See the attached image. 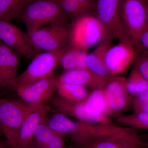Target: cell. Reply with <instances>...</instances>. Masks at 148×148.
<instances>
[{
	"mask_svg": "<svg viewBox=\"0 0 148 148\" xmlns=\"http://www.w3.org/2000/svg\"><path fill=\"white\" fill-rule=\"evenodd\" d=\"M132 106L134 112H144L148 113V106L133 102Z\"/></svg>",
	"mask_w": 148,
	"mask_h": 148,
	"instance_id": "4dcf8cb0",
	"label": "cell"
},
{
	"mask_svg": "<svg viewBox=\"0 0 148 148\" xmlns=\"http://www.w3.org/2000/svg\"><path fill=\"white\" fill-rule=\"evenodd\" d=\"M0 41L30 60L40 53L25 34L9 21L0 20Z\"/></svg>",
	"mask_w": 148,
	"mask_h": 148,
	"instance_id": "8fae6325",
	"label": "cell"
},
{
	"mask_svg": "<svg viewBox=\"0 0 148 148\" xmlns=\"http://www.w3.org/2000/svg\"><path fill=\"white\" fill-rule=\"evenodd\" d=\"M30 108L27 103L0 98V127L10 148L13 147Z\"/></svg>",
	"mask_w": 148,
	"mask_h": 148,
	"instance_id": "8992f818",
	"label": "cell"
},
{
	"mask_svg": "<svg viewBox=\"0 0 148 148\" xmlns=\"http://www.w3.org/2000/svg\"><path fill=\"white\" fill-rule=\"evenodd\" d=\"M87 50L69 43L61 55L60 66L65 71L86 69V61L88 54Z\"/></svg>",
	"mask_w": 148,
	"mask_h": 148,
	"instance_id": "ffe728a7",
	"label": "cell"
},
{
	"mask_svg": "<svg viewBox=\"0 0 148 148\" xmlns=\"http://www.w3.org/2000/svg\"><path fill=\"white\" fill-rule=\"evenodd\" d=\"M45 121L52 130L70 138L77 147L82 144L86 135L87 122L74 121L60 112L47 117Z\"/></svg>",
	"mask_w": 148,
	"mask_h": 148,
	"instance_id": "5bb4252c",
	"label": "cell"
},
{
	"mask_svg": "<svg viewBox=\"0 0 148 148\" xmlns=\"http://www.w3.org/2000/svg\"><path fill=\"white\" fill-rule=\"evenodd\" d=\"M58 3L72 21L86 14L77 0H64Z\"/></svg>",
	"mask_w": 148,
	"mask_h": 148,
	"instance_id": "484cf974",
	"label": "cell"
},
{
	"mask_svg": "<svg viewBox=\"0 0 148 148\" xmlns=\"http://www.w3.org/2000/svg\"><path fill=\"white\" fill-rule=\"evenodd\" d=\"M57 3H59L60 2L62 1H64V0H55Z\"/></svg>",
	"mask_w": 148,
	"mask_h": 148,
	"instance_id": "8d00e7d4",
	"label": "cell"
},
{
	"mask_svg": "<svg viewBox=\"0 0 148 148\" xmlns=\"http://www.w3.org/2000/svg\"><path fill=\"white\" fill-rule=\"evenodd\" d=\"M145 5L146 8H147V10L148 12V0H142Z\"/></svg>",
	"mask_w": 148,
	"mask_h": 148,
	"instance_id": "d6a6232c",
	"label": "cell"
},
{
	"mask_svg": "<svg viewBox=\"0 0 148 148\" xmlns=\"http://www.w3.org/2000/svg\"><path fill=\"white\" fill-rule=\"evenodd\" d=\"M30 106V110L19 128L12 148H25L31 145L37 127L45 120L51 109L47 104Z\"/></svg>",
	"mask_w": 148,
	"mask_h": 148,
	"instance_id": "4fadbf2b",
	"label": "cell"
},
{
	"mask_svg": "<svg viewBox=\"0 0 148 148\" xmlns=\"http://www.w3.org/2000/svg\"><path fill=\"white\" fill-rule=\"evenodd\" d=\"M123 126L136 129L148 130V113L134 112L127 115H121L116 120Z\"/></svg>",
	"mask_w": 148,
	"mask_h": 148,
	"instance_id": "cb8c5ba5",
	"label": "cell"
},
{
	"mask_svg": "<svg viewBox=\"0 0 148 148\" xmlns=\"http://www.w3.org/2000/svg\"><path fill=\"white\" fill-rule=\"evenodd\" d=\"M86 112L95 119L97 123L110 121L107 115V101L103 88L89 92L83 103Z\"/></svg>",
	"mask_w": 148,
	"mask_h": 148,
	"instance_id": "ac0fdd59",
	"label": "cell"
},
{
	"mask_svg": "<svg viewBox=\"0 0 148 148\" xmlns=\"http://www.w3.org/2000/svg\"><path fill=\"white\" fill-rule=\"evenodd\" d=\"M64 49L40 52L32 60L27 69L15 79L8 84L5 88L14 90L19 86L31 84L50 76L60 65V59Z\"/></svg>",
	"mask_w": 148,
	"mask_h": 148,
	"instance_id": "3957f363",
	"label": "cell"
},
{
	"mask_svg": "<svg viewBox=\"0 0 148 148\" xmlns=\"http://www.w3.org/2000/svg\"><path fill=\"white\" fill-rule=\"evenodd\" d=\"M120 3V0H97L95 16L103 27V38L131 40L122 21Z\"/></svg>",
	"mask_w": 148,
	"mask_h": 148,
	"instance_id": "52a82bcc",
	"label": "cell"
},
{
	"mask_svg": "<svg viewBox=\"0 0 148 148\" xmlns=\"http://www.w3.org/2000/svg\"><path fill=\"white\" fill-rule=\"evenodd\" d=\"M90 140L84 148H140L147 147L137 129L110 121L93 123Z\"/></svg>",
	"mask_w": 148,
	"mask_h": 148,
	"instance_id": "6da1fadb",
	"label": "cell"
},
{
	"mask_svg": "<svg viewBox=\"0 0 148 148\" xmlns=\"http://www.w3.org/2000/svg\"><path fill=\"white\" fill-rule=\"evenodd\" d=\"M34 1H35V0H21L20 2H19V5H18V13H19V11L21 10V8L24 7V6L28 4L29 3L32 2ZM17 15H18V14H17Z\"/></svg>",
	"mask_w": 148,
	"mask_h": 148,
	"instance_id": "1f68e13d",
	"label": "cell"
},
{
	"mask_svg": "<svg viewBox=\"0 0 148 148\" xmlns=\"http://www.w3.org/2000/svg\"><path fill=\"white\" fill-rule=\"evenodd\" d=\"M25 148H35L34 147V146L32 145V144H31V145H30L28 146V147H26Z\"/></svg>",
	"mask_w": 148,
	"mask_h": 148,
	"instance_id": "e575fe53",
	"label": "cell"
},
{
	"mask_svg": "<svg viewBox=\"0 0 148 148\" xmlns=\"http://www.w3.org/2000/svg\"><path fill=\"white\" fill-rule=\"evenodd\" d=\"M58 77L50 76L26 85L16 88L14 90L18 96L30 105L47 104L54 97L57 90Z\"/></svg>",
	"mask_w": 148,
	"mask_h": 148,
	"instance_id": "30bf717a",
	"label": "cell"
},
{
	"mask_svg": "<svg viewBox=\"0 0 148 148\" xmlns=\"http://www.w3.org/2000/svg\"><path fill=\"white\" fill-rule=\"evenodd\" d=\"M65 138L52 130L45 120L37 127L32 145L35 148H66Z\"/></svg>",
	"mask_w": 148,
	"mask_h": 148,
	"instance_id": "d6986e66",
	"label": "cell"
},
{
	"mask_svg": "<svg viewBox=\"0 0 148 148\" xmlns=\"http://www.w3.org/2000/svg\"><path fill=\"white\" fill-rule=\"evenodd\" d=\"M112 79L98 77L87 69L65 71L58 77L59 83L75 85L86 88L89 87L92 90L103 88Z\"/></svg>",
	"mask_w": 148,
	"mask_h": 148,
	"instance_id": "9a60e30c",
	"label": "cell"
},
{
	"mask_svg": "<svg viewBox=\"0 0 148 148\" xmlns=\"http://www.w3.org/2000/svg\"><path fill=\"white\" fill-rule=\"evenodd\" d=\"M66 148H79V147H66Z\"/></svg>",
	"mask_w": 148,
	"mask_h": 148,
	"instance_id": "74e56055",
	"label": "cell"
},
{
	"mask_svg": "<svg viewBox=\"0 0 148 148\" xmlns=\"http://www.w3.org/2000/svg\"><path fill=\"white\" fill-rule=\"evenodd\" d=\"M50 101L58 112L64 114L67 116L73 117L79 121L97 123L95 119L86 112L84 102L81 103H71L61 98L58 95L54 96Z\"/></svg>",
	"mask_w": 148,
	"mask_h": 148,
	"instance_id": "44dd1931",
	"label": "cell"
},
{
	"mask_svg": "<svg viewBox=\"0 0 148 148\" xmlns=\"http://www.w3.org/2000/svg\"><path fill=\"white\" fill-rule=\"evenodd\" d=\"M21 0H0V20L8 21L16 18Z\"/></svg>",
	"mask_w": 148,
	"mask_h": 148,
	"instance_id": "d4e9b609",
	"label": "cell"
},
{
	"mask_svg": "<svg viewBox=\"0 0 148 148\" xmlns=\"http://www.w3.org/2000/svg\"><path fill=\"white\" fill-rule=\"evenodd\" d=\"M18 69L17 55L0 41V89L16 78Z\"/></svg>",
	"mask_w": 148,
	"mask_h": 148,
	"instance_id": "e0dca14e",
	"label": "cell"
},
{
	"mask_svg": "<svg viewBox=\"0 0 148 148\" xmlns=\"http://www.w3.org/2000/svg\"><path fill=\"white\" fill-rule=\"evenodd\" d=\"M0 148H8V147H6L5 146L3 145H2V144H1V143H0Z\"/></svg>",
	"mask_w": 148,
	"mask_h": 148,
	"instance_id": "836d02e7",
	"label": "cell"
},
{
	"mask_svg": "<svg viewBox=\"0 0 148 148\" xmlns=\"http://www.w3.org/2000/svg\"><path fill=\"white\" fill-rule=\"evenodd\" d=\"M133 66L148 82V50L142 49L137 51Z\"/></svg>",
	"mask_w": 148,
	"mask_h": 148,
	"instance_id": "4316f807",
	"label": "cell"
},
{
	"mask_svg": "<svg viewBox=\"0 0 148 148\" xmlns=\"http://www.w3.org/2000/svg\"></svg>",
	"mask_w": 148,
	"mask_h": 148,
	"instance_id": "f35d334b",
	"label": "cell"
},
{
	"mask_svg": "<svg viewBox=\"0 0 148 148\" xmlns=\"http://www.w3.org/2000/svg\"><path fill=\"white\" fill-rule=\"evenodd\" d=\"M133 102L148 106V89L135 96Z\"/></svg>",
	"mask_w": 148,
	"mask_h": 148,
	"instance_id": "f1b7e54d",
	"label": "cell"
},
{
	"mask_svg": "<svg viewBox=\"0 0 148 148\" xmlns=\"http://www.w3.org/2000/svg\"><path fill=\"white\" fill-rule=\"evenodd\" d=\"M112 40L103 38L98 46L86 57V69L98 77L107 79H112L116 77L113 75L106 68L105 57L107 51L112 46Z\"/></svg>",
	"mask_w": 148,
	"mask_h": 148,
	"instance_id": "2e32d148",
	"label": "cell"
},
{
	"mask_svg": "<svg viewBox=\"0 0 148 148\" xmlns=\"http://www.w3.org/2000/svg\"><path fill=\"white\" fill-rule=\"evenodd\" d=\"M56 91L61 98L74 103H83L89 93L86 88L59 82Z\"/></svg>",
	"mask_w": 148,
	"mask_h": 148,
	"instance_id": "7402d4cb",
	"label": "cell"
},
{
	"mask_svg": "<svg viewBox=\"0 0 148 148\" xmlns=\"http://www.w3.org/2000/svg\"><path fill=\"white\" fill-rule=\"evenodd\" d=\"M137 51L131 40L119 41L112 46L106 53L105 63L108 71L114 76H118L126 71L134 63Z\"/></svg>",
	"mask_w": 148,
	"mask_h": 148,
	"instance_id": "7c38bea8",
	"label": "cell"
},
{
	"mask_svg": "<svg viewBox=\"0 0 148 148\" xmlns=\"http://www.w3.org/2000/svg\"><path fill=\"white\" fill-rule=\"evenodd\" d=\"M69 43L88 49L101 42L104 31L98 18L92 14H85L72 21Z\"/></svg>",
	"mask_w": 148,
	"mask_h": 148,
	"instance_id": "5b68a950",
	"label": "cell"
},
{
	"mask_svg": "<svg viewBox=\"0 0 148 148\" xmlns=\"http://www.w3.org/2000/svg\"><path fill=\"white\" fill-rule=\"evenodd\" d=\"M2 135H3L2 131L1 129V127H0V136Z\"/></svg>",
	"mask_w": 148,
	"mask_h": 148,
	"instance_id": "d590c367",
	"label": "cell"
},
{
	"mask_svg": "<svg viewBox=\"0 0 148 148\" xmlns=\"http://www.w3.org/2000/svg\"><path fill=\"white\" fill-rule=\"evenodd\" d=\"M122 21L136 51L143 49L140 36L148 27V12L142 0H120Z\"/></svg>",
	"mask_w": 148,
	"mask_h": 148,
	"instance_id": "277c9868",
	"label": "cell"
},
{
	"mask_svg": "<svg viewBox=\"0 0 148 148\" xmlns=\"http://www.w3.org/2000/svg\"><path fill=\"white\" fill-rule=\"evenodd\" d=\"M29 36L40 51H59L69 44L70 27L67 22H56L40 28Z\"/></svg>",
	"mask_w": 148,
	"mask_h": 148,
	"instance_id": "ba28073f",
	"label": "cell"
},
{
	"mask_svg": "<svg viewBox=\"0 0 148 148\" xmlns=\"http://www.w3.org/2000/svg\"><path fill=\"white\" fill-rule=\"evenodd\" d=\"M125 86L130 95L135 96L148 89V82L134 66L126 79Z\"/></svg>",
	"mask_w": 148,
	"mask_h": 148,
	"instance_id": "603a6c76",
	"label": "cell"
},
{
	"mask_svg": "<svg viewBox=\"0 0 148 148\" xmlns=\"http://www.w3.org/2000/svg\"><path fill=\"white\" fill-rule=\"evenodd\" d=\"M16 18L24 23L29 36L48 25L68 22L69 18L55 0H35L22 8Z\"/></svg>",
	"mask_w": 148,
	"mask_h": 148,
	"instance_id": "7a4b0ae2",
	"label": "cell"
},
{
	"mask_svg": "<svg viewBox=\"0 0 148 148\" xmlns=\"http://www.w3.org/2000/svg\"><path fill=\"white\" fill-rule=\"evenodd\" d=\"M125 81V78L117 76L103 88L107 101L108 117L121 116L122 113L132 106L134 97L127 91Z\"/></svg>",
	"mask_w": 148,
	"mask_h": 148,
	"instance_id": "9c48e42d",
	"label": "cell"
},
{
	"mask_svg": "<svg viewBox=\"0 0 148 148\" xmlns=\"http://www.w3.org/2000/svg\"><path fill=\"white\" fill-rule=\"evenodd\" d=\"M140 42L142 47L148 50V27L140 36Z\"/></svg>",
	"mask_w": 148,
	"mask_h": 148,
	"instance_id": "f546056e",
	"label": "cell"
},
{
	"mask_svg": "<svg viewBox=\"0 0 148 148\" xmlns=\"http://www.w3.org/2000/svg\"><path fill=\"white\" fill-rule=\"evenodd\" d=\"M86 14L96 13L97 0H77Z\"/></svg>",
	"mask_w": 148,
	"mask_h": 148,
	"instance_id": "83f0119b",
	"label": "cell"
}]
</instances>
